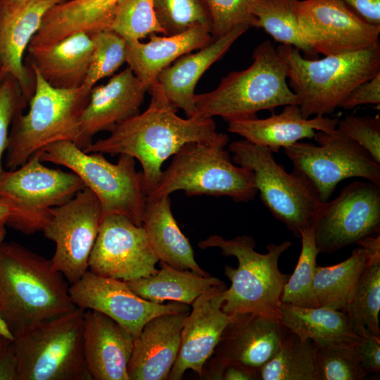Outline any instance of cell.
I'll list each match as a JSON object with an SVG mask.
<instances>
[{
    "mask_svg": "<svg viewBox=\"0 0 380 380\" xmlns=\"http://www.w3.org/2000/svg\"><path fill=\"white\" fill-rule=\"evenodd\" d=\"M151 100L142 113L118 125L110 134L92 142L87 153L125 154L139 160L146 196L162 174L161 167L186 143L214 139L219 132L213 118H182L156 82L149 88Z\"/></svg>",
    "mask_w": 380,
    "mask_h": 380,
    "instance_id": "6da1fadb",
    "label": "cell"
},
{
    "mask_svg": "<svg viewBox=\"0 0 380 380\" xmlns=\"http://www.w3.org/2000/svg\"><path fill=\"white\" fill-rule=\"evenodd\" d=\"M75 308L51 260L16 242L0 243V319L13 338Z\"/></svg>",
    "mask_w": 380,
    "mask_h": 380,
    "instance_id": "7a4b0ae2",
    "label": "cell"
},
{
    "mask_svg": "<svg viewBox=\"0 0 380 380\" xmlns=\"http://www.w3.org/2000/svg\"><path fill=\"white\" fill-rule=\"evenodd\" d=\"M277 50L305 118L334 113L355 87L380 72V44L319 59L303 57L289 45Z\"/></svg>",
    "mask_w": 380,
    "mask_h": 380,
    "instance_id": "3957f363",
    "label": "cell"
},
{
    "mask_svg": "<svg viewBox=\"0 0 380 380\" xmlns=\"http://www.w3.org/2000/svg\"><path fill=\"white\" fill-rule=\"evenodd\" d=\"M252 57L246 69L231 72L213 91L196 94V116H220L230 122L255 118L264 110L299 105L287 84L286 65L270 41L259 44Z\"/></svg>",
    "mask_w": 380,
    "mask_h": 380,
    "instance_id": "277c9868",
    "label": "cell"
},
{
    "mask_svg": "<svg viewBox=\"0 0 380 380\" xmlns=\"http://www.w3.org/2000/svg\"><path fill=\"white\" fill-rule=\"evenodd\" d=\"M34 90L25 114L18 113L11 124L4 154L5 166L15 169L33 154L61 141H70L81 148L80 121L90 92L82 87L56 88L34 69Z\"/></svg>",
    "mask_w": 380,
    "mask_h": 380,
    "instance_id": "5b68a950",
    "label": "cell"
},
{
    "mask_svg": "<svg viewBox=\"0 0 380 380\" xmlns=\"http://www.w3.org/2000/svg\"><path fill=\"white\" fill-rule=\"evenodd\" d=\"M198 246L201 249L219 248L223 255L238 260L237 268L224 267V274L231 281L230 287L222 293L224 312L278 317L282 290L290 276L279 270V259L291 247V241L270 243L266 253L257 252L253 237L248 235L232 239L211 235Z\"/></svg>",
    "mask_w": 380,
    "mask_h": 380,
    "instance_id": "8992f818",
    "label": "cell"
},
{
    "mask_svg": "<svg viewBox=\"0 0 380 380\" xmlns=\"http://www.w3.org/2000/svg\"><path fill=\"white\" fill-rule=\"evenodd\" d=\"M228 141L227 134L218 133L213 140L183 145L147 196L184 191L189 196H228L237 203L253 200L258 193L253 173L234 164L224 148Z\"/></svg>",
    "mask_w": 380,
    "mask_h": 380,
    "instance_id": "52a82bcc",
    "label": "cell"
},
{
    "mask_svg": "<svg viewBox=\"0 0 380 380\" xmlns=\"http://www.w3.org/2000/svg\"><path fill=\"white\" fill-rule=\"evenodd\" d=\"M40 160L76 174L98 198L103 217L120 215L142 226L147 196L133 157L120 154L117 163H112L102 153H87L72 141H61L41 151Z\"/></svg>",
    "mask_w": 380,
    "mask_h": 380,
    "instance_id": "ba28073f",
    "label": "cell"
},
{
    "mask_svg": "<svg viewBox=\"0 0 380 380\" xmlns=\"http://www.w3.org/2000/svg\"><path fill=\"white\" fill-rule=\"evenodd\" d=\"M84 311L76 308L13 338L18 380H92L84 353Z\"/></svg>",
    "mask_w": 380,
    "mask_h": 380,
    "instance_id": "9c48e42d",
    "label": "cell"
},
{
    "mask_svg": "<svg viewBox=\"0 0 380 380\" xmlns=\"http://www.w3.org/2000/svg\"><path fill=\"white\" fill-rule=\"evenodd\" d=\"M232 160L251 170L262 202L295 237L311 223L321 202L310 184L292 172L288 173L267 147L246 139L231 143Z\"/></svg>",
    "mask_w": 380,
    "mask_h": 380,
    "instance_id": "30bf717a",
    "label": "cell"
},
{
    "mask_svg": "<svg viewBox=\"0 0 380 380\" xmlns=\"http://www.w3.org/2000/svg\"><path fill=\"white\" fill-rule=\"evenodd\" d=\"M315 145L296 142L284 148L293 172L304 179L322 202L327 201L339 182L363 178L380 186V163L338 128L317 131Z\"/></svg>",
    "mask_w": 380,
    "mask_h": 380,
    "instance_id": "8fae6325",
    "label": "cell"
},
{
    "mask_svg": "<svg viewBox=\"0 0 380 380\" xmlns=\"http://www.w3.org/2000/svg\"><path fill=\"white\" fill-rule=\"evenodd\" d=\"M42 232L56 244L53 267L70 284L88 270L89 259L103 220L98 198L88 188L68 201L49 208Z\"/></svg>",
    "mask_w": 380,
    "mask_h": 380,
    "instance_id": "7c38bea8",
    "label": "cell"
},
{
    "mask_svg": "<svg viewBox=\"0 0 380 380\" xmlns=\"http://www.w3.org/2000/svg\"><path fill=\"white\" fill-rule=\"evenodd\" d=\"M311 227L319 253H331L379 234L380 186L356 180L331 201L320 202Z\"/></svg>",
    "mask_w": 380,
    "mask_h": 380,
    "instance_id": "4fadbf2b",
    "label": "cell"
},
{
    "mask_svg": "<svg viewBox=\"0 0 380 380\" xmlns=\"http://www.w3.org/2000/svg\"><path fill=\"white\" fill-rule=\"evenodd\" d=\"M296 11L302 37L316 54L336 55L379 44L380 26L366 22L341 0H299Z\"/></svg>",
    "mask_w": 380,
    "mask_h": 380,
    "instance_id": "5bb4252c",
    "label": "cell"
},
{
    "mask_svg": "<svg viewBox=\"0 0 380 380\" xmlns=\"http://www.w3.org/2000/svg\"><path fill=\"white\" fill-rule=\"evenodd\" d=\"M158 262L143 226L125 216L109 215L101 222L88 270L127 281L156 274Z\"/></svg>",
    "mask_w": 380,
    "mask_h": 380,
    "instance_id": "9a60e30c",
    "label": "cell"
},
{
    "mask_svg": "<svg viewBox=\"0 0 380 380\" xmlns=\"http://www.w3.org/2000/svg\"><path fill=\"white\" fill-rule=\"evenodd\" d=\"M76 308L101 312L125 328L134 339L152 318L190 310L189 305L156 303L134 293L126 281L94 274L89 270L69 286Z\"/></svg>",
    "mask_w": 380,
    "mask_h": 380,
    "instance_id": "2e32d148",
    "label": "cell"
},
{
    "mask_svg": "<svg viewBox=\"0 0 380 380\" xmlns=\"http://www.w3.org/2000/svg\"><path fill=\"white\" fill-rule=\"evenodd\" d=\"M42 163L39 151L20 167L4 170L0 175V198L19 207L43 229L49 208L68 201L85 186L72 171L49 168Z\"/></svg>",
    "mask_w": 380,
    "mask_h": 380,
    "instance_id": "e0dca14e",
    "label": "cell"
},
{
    "mask_svg": "<svg viewBox=\"0 0 380 380\" xmlns=\"http://www.w3.org/2000/svg\"><path fill=\"white\" fill-rule=\"evenodd\" d=\"M226 285L217 286L201 295L191 305L181 334L177 360L170 371L169 380H180L188 369L201 377L205 362L213 355L222 334L236 314L222 310V293Z\"/></svg>",
    "mask_w": 380,
    "mask_h": 380,
    "instance_id": "ac0fdd59",
    "label": "cell"
},
{
    "mask_svg": "<svg viewBox=\"0 0 380 380\" xmlns=\"http://www.w3.org/2000/svg\"><path fill=\"white\" fill-rule=\"evenodd\" d=\"M288 331L277 316L236 314L205 363H236L260 371L275 355Z\"/></svg>",
    "mask_w": 380,
    "mask_h": 380,
    "instance_id": "d6986e66",
    "label": "cell"
},
{
    "mask_svg": "<svg viewBox=\"0 0 380 380\" xmlns=\"http://www.w3.org/2000/svg\"><path fill=\"white\" fill-rule=\"evenodd\" d=\"M64 1L31 0L23 4L0 1V70L18 82L27 103L35 81L23 56L46 13Z\"/></svg>",
    "mask_w": 380,
    "mask_h": 380,
    "instance_id": "ffe728a7",
    "label": "cell"
},
{
    "mask_svg": "<svg viewBox=\"0 0 380 380\" xmlns=\"http://www.w3.org/2000/svg\"><path fill=\"white\" fill-rule=\"evenodd\" d=\"M147 91L129 67L113 75L105 84L94 86L81 117V148L86 149L97 133L110 132L138 114Z\"/></svg>",
    "mask_w": 380,
    "mask_h": 380,
    "instance_id": "44dd1931",
    "label": "cell"
},
{
    "mask_svg": "<svg viewBox=\"0 0 380 380\" xmlns=\"http://www.w3.org/2000/svg\"><path fill=\"white\" fill-rule=\"evenodd\" d=\"M190 310L155 317L134 339L129 380H165L177 360L184 319Z\"/></svg>",
    "mask_w": 380,
    "mask_h": 380,
    "instance_id": "7402d4cb",
    "label": "cell"
},
{
    "mask_svg": "<svg viewBox=\"0 0 380 380\" xmlns=\"http://www.w3.org/2000/svg\"><path fill=\"white\" fill-rule=\"evenodd\" d=\"M84 353L94 380H129L134 338L120 324L92 310L84 311Z\"/></svg>",
    "mask_w": 380,
    "mask_h": 380,
    "instance_id": "603a6c76",
    "label": "cell"
},
{
    "mask_svg": "<svg viewBox=\"0 0 380 380\" xmlns=\"http://www.w3.org/2000/svg\"><path fill=\"white\" fill-rule=\"evenodd\" d=\"M248 28L239 25L196 53L182 56L160 72L156 82L175 108L182 109L186 118L196 116L195 89L198 80Z\"/></svg>",
    "mask_w": 380,
    "mask_h": 380,
    "instance_id": "cb8c5ba5",
    "label": "cell"
},
{
    "mask_svg": "<svg viewBox=\"0 0 380 380\" xmlns=\"http://www.w3.org/2000/svg\"><path fill=\"white\" fill-rule=\"evenodd\" d=\"M338 121L336 118L324 116L305 118L299 105L289 104L279 114L267 118L255 117L228 122L227 129L273 153L301 139L313 138L315 131L329 132L337 127Z\"/></svg>",
    "mask_w": 380,
    "mask_h": 380,
    "instance_id": "d4e9b609",
    "label": "cell"
},
{
    "mask_svg": "<svg viewBox=\"0 0 380 380\" xmlns=\"http://www.w3.org/2000/svg\"><path fill=\"white\" fill-rule=\"evenodd\" d=\"M93 49L91 35L78 32L49 46L28 47L26 65L36 70L54 87L77 88L85 80Z\"/></svg>",
    "mask_w": 380,
    "mask_h": 380,
    "instance_id": "484cf974",
    "label": "cell"
},
{
    "mask_svg": "<svg viewBox=\"0 0 380 380\" xmlns=\"http://www.w3.org/2000/svg\"><path fill=\"white\" fill-rule=\"evenodd\" d=\"M213 40L210 30L205 27H194L169 36L151 34L145 43L127 42L126 63L149 89L163 70L182 56L202 49Z\"/></svg>",
    "mask_w": 380,
    "mask_h": 380,
    "instance_id": "4316f807",
    "label": "cell"
},
{
    "mask_svg": "<svg viewBox=\"0 0 380 380\" xmlns=\"http://www.w3.org/2000/svg\"><path fill=\"white\" fill-rule=\"evenodd\" d=\"M142 226L159 261L209 275L195 260L194 250L172 215L170 196L146 197Z\"/></svg>",
    "mask_w": 380,
    "mask_h": 380,
    "instance_id": "83f0119b",
    "label": "cell"
},
{
    "mask_svg": "<svg viewBox=\"0 0 380 380\" xmlns=\"http://www.w3.org/2000/svg\"><path fill=\"white\" fill-rule=\"evenodd\" d=\"M120 0H65L45 15L34 42L51 45L78 32L90 34L109 30L114 11Z\"/></svg>",
    "mask_w": 380,
    "mask_h": 380,
    "instance_id": "f1b7e54d",
    "label": "cell"
},
{
    "mask_svg": "<svg viewBox=\"0 0 380 380\" xmlns=\"http://www.w3.org/2000/svg\"><path fill=\"white\" fill-rule=\"evenodd\" d=\"M278 318L289 331L315 343L354 345L362 338L353 331L347 315L341 310L281 303Z\"/></svg>",
    "mask_w": 380,
    "mask_h": 380,
    "instance_id": "f546056e",
    "label": "cell"
},
{
    "mask_svg": "<svg viewBox=\"0 0 380 380\" xmlns=\"http://www.w3.org/2000/svg\"><path fill=\"white\" fill-rule=\"evenodd\" d=\"M126 283L137 295L153 303L171 300L189 305L201 295L224 284L217 277L179 270L163 262L156 274Z\"/></svg>",
    "mask_w": 380,
    "mask_h": 380,
    "instance_id": "4dcf8cb0",
    "label": "cell"
},
{
    "mask_svg": "<svg viewBox=\"0 0 380 380\" xmlns=\"http://www.w3.org/2000/svg\"><path fill=\"white\" fill-rule=\"evenodd\" d=\"M356 244L365 251L367 261L344 312L357 336L367 331L380 336V235L366 236Z\"/></svg>",
    "mask_w": 380,
    "mask_h": 380,
    "instance_id": "1f68e13d",
    "label": "cell"
},
{
    "mask_svg": "<svg viewBox=\"0 0 380 380\" xmlns=\"http://www.w3.org/2000/svg\"><path fill=\"white\" fill-rule=\"evenodd\" d=\"M367 261V253L358 246L341 262L327 267L317 265L313 287L318 307L344 311Z\"/></svg>",
    "mask_w": 380,
    "mask_h": 380,
    "instance_id": "d6a6232c",
    "label": "cell"
},
{
    "mask_svg": "<svg viewBox=\"0 0 380 380\" xmlns=\"http://www.w3.org/2000/svg\"><path fill=\"white\" fill-rule=\"evenodd\" d=\"M260 380H319L314 342L288 331L273 357L260 369Z\"/></svg>",
    "mask_w": 380,
    "mask_h": 380,
    "instance_id": "836d02e7",
    "label": "cell"
},
{
    "mask_svg": "<svg viewBox=\"0 0 380 380\" xmlns=\"http://www.w3.org/2000/svg\"><path fill=\"white\" fill-rule=\"evenodd\" d=\"M299 0H258L254 8L255 27L263 29L275 41L292 46L306 56H317L303 40L297 16Z\"/></svg>",
    "mask_w": 380,
    "mask_h": 380,
    "instance_id": "e575fe53",
    "label": "cell"
},
{
    "mask_svg": "<svg viewBox=\"0 0 380 380\" xmlns=\"http://www.w3.org/2000/svg\"><path fill=\"white\" fill-rule=\"evenodd\" d=\"M300 238V253L293 272L284 286L281 303L298 307H318L313 286L319 251L312 227L303 229Z\"/></svg>",
    "mask_w": 380,
    "mask_h": 380,
    "instance_id": "d590c367",
    "label": "cell"
},
{
    "mask_svg": "<svg viewBox=\"0 0 380 380\" xmlns=\"http://www.w3.org/2000/svg\"><path fill=\"white\" fill-rule=\"evenodd\" d=\"M109 30L126 42L140 41L151 34H162L154 8V0H120L113 13Z\"/></svg>",
    "mask_w": 380,
    "mask_h": 380,
    "instance_id": "8d00e7d4",
    "label": "cell"
},
{
    "mask_svg": "<svg viewBox=\"0 0 380 380\" xmlns=\"http://www.w3.org/2000/svg\"><path fill=\"white\" fill-rule=\"evenodd\" d=\"M94 49L89 70L81 86L85 91L91 89L101 80L113 74L126 63V41L110 30L91 34Z\"/></svg>",
    "mask_w": 380,
    "mask_h": 380,
    "instance_id": "74e56055",
    "label": "cell"
},
{
    "mask_svg": "<svg viewBox=\"0 0 380 380\" xmlns=\"http://www.w3.org/2000/svg\"><path fill=\"white\" fill-rule=\"evenodd\" d=\"M154 8L164 35L179 34L194 27L211 31L204 0H154Z\"/></svg>",
    "mask_w": 380,
    "mask_h": 380,
    "instance_id": "f35d334b",
    "label": "cell"
},
{
    "mask_svg": "<svg viewBox=\"0 0 380 380\" xmlns=\"http://www.w3.org/2000/svg\"><path fill=\"white\" fill-rule=\"evenodd\" d=\"M319 380H362L363 370L354 345L315 343Z\"/></svg>",
    "mask_w": 380,
    "mask_h": 380,
    "instance_id": "ab89813d",
    "label": "cell"
},
{
    "mask_svg": "<svg viewBox=\"0 0 380 380\" xmlns=\"http://www.w3.org/2000/svg\"><path fill=\"white\" fill-rule=\"evenodd\" d=\"M258 0H204L211 34L217 39L239 25L255 27L254 8Z\"/></svg>",
    "mask_w": 380,
    "mask_h": 380,
    "instance_id": "60d3db41",
    "label": "cell"
},
{
    "mask_svg": "<svg viewBox=\"0 0 380 380\" xmlns=\"http://www.w3.org/2000/svg\"><path fill=\"white\" fill-rule=\"evenodd\" d=\"M27 104L18 82L12 76L6 75L0 86V175L4 170L2 160L12 122Z\"/></svg>",
    "mask_w": 380,
    "mask_h": 380,
    "instance_id": "b9f144b4",
    "label": "cell"
},
{
    "mask_svg": "<svg viewBox=\"0 0 380 380\" xmlns=\"http://www.w3.org/2000/svg\"><path fill=\"white\" fill-rule=\"evenodd\" d=\"M338 128L347 137L365 148L380 163V118L376 116L347 115L339 120Z\"/></svg>",
    "mask_w": 380,
    "mask_h": 380,
    "instance_id": "7bdbcfd3",
    "label": "cell"
},
{
    "mask_svg": "<svg viewBox=\"0 0 380 380\" xmlns=\"http://www.w3.org/2000/svg\"><path fill=\"white\" fill-rule=\"evenodd\" d=\"M0 225H8L23 234L42 231V226L9 201L0 198Z\"/></svg>",
    "mask_w": 380,
    "mask_h": 380,
    "instance_id": "ee69618b",
    "label": "cell"
},
{
    "mask_svg": "<svg viewBox=\"0 0 380 380\" xmlns=\"http://www.w3.org/2000/svg\"><path fill=\"white\" fill-rule=\"evenodd\" d=\"M201 377L210 380L260 379V371L236 363H205L203 368Z\"/></svg>",
    "mask_w": 380,
    "mask_h": 380,
    "instance_id": "f6af8a7d",
    "label": "cell"
},
{
    "mask_svg": "<svg viewBox=\"0 0 380 380\" xmlns=\"http://www.w3.org/2000/svg\"><path fill=\"white\" fill-rule=\"evenodd\" d=\"M369 104L380 105V72L355 87L339 108L349 110Z\"/></svg>",
    "mask_w": 380,
    "mask_h": 380,
    "instance_id": "bcb514c9",
    "label": "cell"
},
{
    "mask_svg": "<svg viewBox=\"0 0 380 380\" xmlns=\"http://www.w3.org/2000/svg\"><path fill=\"white\" fill-rule=\"evenodd\" d=\"M362 337L355 344L361 366L367 375L377 373L380 369V336L365 331Z\"/></svg>",
    "mask_w": 380,
    "mask_h": 380,
    "instance_id": "7dc6e473",
    "label": "cell"
},
{
    "mask_svg": "<svg viewBox=\"0 0 380 380\" xmlns=\"http://www.w3.org/2000/svg\"><path fill=\"white\" fill-rule=\"evenodd\" d=\"M0 380H18V358L13 339L6 338L0 348Z\"/></svg>",
    "mask_w": 380,
    "mask_h": 380,
    "instance_id": "c3c4849f",
    "label": "cell"
},
{
    "mask_svg": "<svg viewBox=\"0 0 380 380\" xmlns=\"http://www.w3.org/2000/svg\"><path fill=\"white\" fill-rule=\"evenodd\" d=\"M363 20L380 26V0H341Z\"/></svg>",
    "mask_w": 380,
    "mask_h": 380,
    "instance_id": "681fc988",
    "label": "cell"
},
{
    "mask_svg": "<svg viewBox=\"0 0 380 380\" xmlns=\"http://www.w3.org/2000/svg\"><path fill=\"white\" fill-rule=\"evenodd\" d=\"M0 334H1L3 336L7 338L13 339V336L9 332L5 324L3 322V321L1 319H0Z\"/></svg>",
    "mask_w": 380,
    "mask_h": 380,
    "instance_id": "f907efd6",
    "label": "cell"
},
{
    "mask_svg": "<svg viewBox=\"0 0 380 380\" xmlns=\"http://www.w3.org/2000/svg\"><path fill=\"white\" fill-rule=\"evenodd\" d=\"M5 227V225H0V243L4 242L6 234V230Z\"/></svg>",
    "mask_w": 380,
    "mask_h": 380,
    "instance_id": "816d5d0a",
    "label": "cell"
},
{
    "mask_svg": "<svg viewBox=\"0 0 380 380\" xmlns=\"http://www.w3.org/2000/svg\"><path fill=\"white\" fill-rule=\"evenodd\" d=\"M4 2L12 3V4H23L31 0H0Z\"/></svg>",
    "mask_w": 380,
    "mask_h": 380,
    "instance_id": "f5cc1de1",
    "label": "cell"
},
{
    "mask_svg": "<svg viewBox=\"0 0 380 380\" xmlns=\"http://www.w3.org/2000/svg\"><path fill=\"white\" fill-rule=\"evenodd\" d=\"M6 75V73L0 70V86Z\"/></svg>",
    "mask_w": 380,
    "mask_h": 380,
    "instance_id": "db71d44e",
    "label": "cell"
},
{
    "mask_svg": "<svg viewBox=\"0 0 380 380\" xmlns=\"http://www.w3.org/2000/svg\"><path fill=\"white\" fill-rule=\"evenodd\" d=\"M6 338V337L3 336L1 334H0V348L4 341V339Z\"/></svg>",
    "mask_w": 380,
    "mask_h": 380,
    "instance_id": "11a10c76",
    "label": "cell"
}]
</instances>
